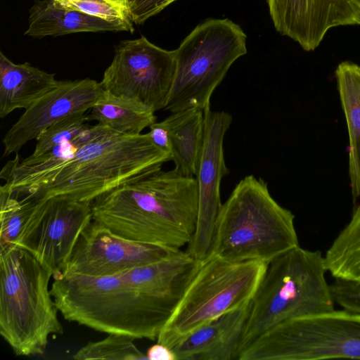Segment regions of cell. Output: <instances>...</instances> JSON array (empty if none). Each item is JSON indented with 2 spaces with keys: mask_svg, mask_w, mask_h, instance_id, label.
<instances>
[{
  "mask_svg": "<svg viewBox=\"0 0 360 360\" xmlns=\"http://www.w3.org/2000/svg\"><path fill=\"white\" fill-rule=\"evenodd\" d=\"M91 208L93 221L122 238L180 249L196 227L197 179L161 167L101 195Z\"/></svg>",
  "mask_w": 360,
  "mask_h": 360,
  "instance_id": "obj_1",
  "label": "cell"
},
{
  "mask_svg": "<svg viewBox=\"0 0 360 360\" xmlns=\"http://www.w3.org/2000/svg\"><path fill=\"white\" fill-rule=\"evenodd\" d=\"M53 278L50 292L63 318L107 334L155 340L180 301L146 294L121 274Z\"/></svg>",
  "mask_w": 360,
  "mask_h": 360,
  "instance_id": "obj_2",
  "label": "cell"
},
{
  "mask_svg": "<svg viewBox=\"0 0 360 360\" xmlns=\"http://www.w3.org/2000/svg\"><path fill=\"white\" fill-rule=\"evenodd\" d=\"M170 160L171 154L157 147L148 133L120 134L108 129L82 146L35 195L91 203Z\"/></svg>",
  "mask_w": 360,
  "mask_h": 360,
  "instance_id": "obj_3",
  "label": "cell"
},
{
  "mask_svg": "<svg viewBox=\"0 0 360 360\" xmlns=\"http://www.w3.org/2000/svg\"><path fill=\"white\" fill-rule=\"evenodd\" d=\"M294 220L263 179L248 175L221 205L211 255L232 262L269 263L299 245Z\"/></svg>",
  "mask_w": 360,
  "mask_h": 360,
  "instance_id": "obj_4",
  "label": "cell"
},
{
  "mask_svg": "<svg viewBox=\"0 0 360 360\" xmlns=\"http://www.w3.org/2000/svg\"><path fill=\"white\" fill-rule=\"evenodd\" d=\"M0 334L17 356L42 355L61 335L49 289L52 273L14 243L0 244Z\"/></svg>",
  "mask_w": 360,
  "mask_h": 360,
  "instance_id": "obj_5",
  "label": "cell"
},
{
  "mask_svg": "<svg viewBox=\"0 0 360 360\" xmlns=\"http://www.w3.org/2000/svg\"><path fill=\"white\" fill-rule=\"evenodd\" d=\"M327 272L324 255L319 250L300 245L269 262L251 301L238 354L277 324L333 310L335 303Z\"/></svg>",
  "mask_w": 360,
  "mask_h": 360,
  "instance_id": "obj_6",
  "label": "cell"
},
{
  "mask_svg": "<svg viewBox=\"0 0 360 360\" xmlns=\"http://www.w3.org/2000/svg\"><path fill=\"white\" fill-rule=\"evenodd\" d=\"M268 263L232 262L210 255L193 279L157 341L169 348L200 327L252 301Z\"/></svg>",
  "mask_w": 360,
  "mask_h": 360,
  "instance_id": "obj_7",
  "label": "cell"
},
{
  "mask_svg": "<svg viewBox=\"0 0 360 360\" xmlns=\"http://www.w3.org/2000/svg\"><path fill=\"white\" fill-rule=\"evenodd\" d=\"M247 35L228 18L198 24L174 50L175 70L165 110H203L231 65L247 53Z\"/></svg>",
  "mask_w": 360,
  "mask_h": 360,
  "instance_id": "obj_8",
  "label": "cell"
},
{
  "mask_svg": "<svg viewBox=\"0 0 360 360\" xmlns=\"http://www.w3.org/2000/svg\"><path fill=\"white\" fill-rule=\"evenodd\" d=\"M360 359V314L346 309L289 320L265 331L237 360Z\"/></svg>",
  "mask_w": 360,
  "mask_h": 360,
  "instance_id": "obj_9",
  "label": "cell"
},
{
  "mask_svg": "<svg viewBox=\"0 0 360 360\" xmlns=\"http://www.w3.org/2000/svg\"><path fill=\"white\" fill-rule=\"evenodd\" d=\"M174 70V50L160 48L141 36L118 45L101 84L105 91L155 112L165 109Z\"/></svg>",
  "mask_w": 360,
  "mask_h": 360,
  "instance_id": "obj_10",
  "label": "cell"
},
{
  "mask_svg": "<svg viewBox=\"0 0 360 360\" xmlns=\"http://www.w3.org/2000/svg\"><path fill=\"white\" fill-rule=\"evenodd\" d=\"M92 221L91 203L41 198L14 244L30 252L53 276L61 272Z\"/></svg>",
  "mask_w": 360,
  "mask_h": 360,
  "instance_id": "obj_11",
  "label": "cell"
},
{
  "mask_svg": "<svg viewBox=\"0 0 360 360\" xmlns=\"http://www.w3.org/2000/svg\"><path fill=\"white\" fill-rule=\"evenodd\" d=\"M232 116L226 111L204 110V135L195 178L198 188L197 224L187 252L198 262L212 253L218 215L222 203L220 184L229 173L224 155V139Z\"/></svg>",
  "mask_w": 360,
  "mask_h": 360,
  "instance_id": "obj_12",
  "label": "cell"
},
{
  "mask_svg": "<svg viewBox=\"0 0 360 360\" xmlns=\"http://www.w3.org/2000/svg\"><path fill=\"white\" fill-rule=\"evenodd\" d=\"M179 250L131 240L92 221L81 233L60 274L117 275L164 259Z\"/></svg>",
  "mask_w": 360,
  "mask_h": 360,
  "instance_id": "obj_13",
  "label": "cell"
},
{
  "mask_svg": "<svg viewBox=\"0 0 360 360\" xmlns=\"http://www.w3.org/2000/svg\"><path fill=\"white\" fill-rule=\"evenodd\" d=\"M104 89L94 79L60 80L58 86L28 108L3 139L4 156L18 153L27 142L36 140L47 127L76 112H86Z\"/></svg>",
  "mask_w": 360,
  "mask_h": 360,
  "instance_id": "obj_14",
  "label": "cell"
},
{
  "mask_svg": "<svg viewBox=\"0 0 360 360\" xmlns=\"http://www.w3.org/2000/svg\"><path fill=\"white\" fill-rule=\"evenodd\" d=\"M276 30L307 51L315 50L332 28L360 25L348 0H266Z\"/></svg>",
  "mask_w": 360,
  "mask_h": 360,
  "instance_id": "obj_15",
  "label": "cell"
},
{
  "mask_svg": "<svg viewBox=\"0 0 360 360\" xmlns=\"http://www.w3.org/2000/svg\"><path fill=\"white\" fill-rule=\"evenodd\" d=\"M107 128L99 124L88 126L74 139L58 145L47 152L20 160L15 158L3 167L0 176L2 185L20 195L35 194L50 181L60 167L70 159L83 145L98 136Z\"/></svg>",
  "mask_w": 360,
  "mask_h": 360,
  "instance_id": "obj_16",
  "label": "cell"
},
{
  "mask_svg": "<svg viewBox=\"0 0 360 360\" xmlns=\"http://www.w3.org/2000/svg\"><path fill=\"white\" fill-rule=\"evenodd\" d=\"M28 27L25 35L41 39L77 32L104 31L134 32V26L112 22L100 18L64 8L53 0H34L29 11Z\"/></svg>",
  "mask_w": 360,
  "mask_h": 360,
  "instance_id": "obj_17",
  "label": "cell"
},
{
  "mask_svg": "<svg viewBox=\"0 0 360 360\" xmlns=\"http://www.w3.org/2000/svg\"><path fill=\"white\" fill-rule=\"evenodd\" d=\"M30 63L15 64L0 51V117L26 110L56 88L60 80Z\"/></svg>",
  "mask_w": 360,
  "mask_h": 360,
  "instance_id": "obj_18",
  "label": "cell"
},
{
  "mask_svg": "<svg viewBox=\"0 0 360 360\" xmlns=\"http://www.w3.org/2000/svg\"><path fill=\"white\" fill-rule=\"evenodd\" d=\"M335 75L349 139L348 172L353 201L360 198V65L343 61Z\"/></svg>",
  "mask_w": 360,
  "mask_h": 360,
  "instance_id": "obj_19",
  "label": "cell"
},
{
  "mask_svg": "<svg viewBox=\"0 0 360 360\" xmlns=\"http://www.w3.org/2000/svg\"><path fill=\"white\" fill-rule=\"evenodd\" d=\"M165 120L169 131L174 169L184 176H195L203 142L204 110L188 108L172 112Z\"/></svg>",
  "mask_w": 360,
  "mask_h": 360,
  "instance_id": "obj_20",
  "label": "cell"
},
{
  "mask_svg": "<svg viewBox=\"0 0 360 360\" xmlns=\"http://www.w3.org/2000/svg\"><path fill=\"white\" fill-rule=\"evenodd\" d=\"M89 110L88 122L96 121L120 134H140L156 121L154 111L105 90Z\"/></svg>",
  "mask_w": 360,
  "mask_h": 360,
  "instance_id": "obj_21",
  "label": "cell"
},
{
  "mask_svg": "<svg viewBox=\"0 0 360 360\" xmlns=\"http://www.w3.org/2000/svg\"><path fill=\"white\" fill-rule=\"evenodd\" d=\"M324 259L327 271L334 278L360 283V204L326 250Z\"/></svg>",
  "mask_w": 360,
  "mask_h": 360,
  "instance_id": "obj_22",
  "label": "cell"
},
{
  "mask_svg": "<svg viewBox=\"0 0 360 360\" xmlns=\"http://www.w3.org/2000/svg\"><path fill=\"white\" fill-rule=\"evenodd\" d=\"M40 197L20 195L0 187V244L14 243L36 208Z\"/></svg>",
  "mask_w": 360,
  "mask_h": 360,
  "instance_id": "obj_23",
  "label": "cell"
},
{
  "mask_svg": "<svg viewBox=\"0 0 360 360\" xmlns=\"http://www.w3.org/2000/svg\"><path fill=\"white\" fill-rule=\"evenodd\" d=\"M250 305L251 302L220 317L221 325L217 341L214 347L204 354L200 360L238 359L240 341L250 313Z\"/></svg>",
  "mask_w": 360,
  "mask_h": 360,
  "instance_id": "obj_24",
  "label": "cell"
},
{
  "mask_svg": "<svg viewBox=\"0 0 360 360\" xmlns=\"http://www.w3.org/2000/svg\"><path fill=\"white\" fill-rule=\"evenodd\" d=\"M132 337L108 334L101 340L90 342L72 356L76 360H141L148 359L134 343Z\"/></svg>",
  "mask_w": 360,
  "mask_h": 360,
  "instance_id": "obj_25",
  "label": "cell"
},
{
  "mask_svg": "<svg viewBox=\"0 0 360 360\" xmlns=\"http://www.w3.org/2000/svg\"><path fill=\"white\" fill-rule=\"evenodd\" d=\"M87 117L85 112L69 115L52 124L37 137L32 156L41 155L55 146L74 139L86 128Z\"/></svg>",
  "mask_w": 360,
  "mask_h": 360,
  "instance_id": "obj_26",
  "label": "cell"
},
{
  "mask_svg": "<svg viewBox=\"0 0 360 360\" xmlns=\"http://www.w3.org/2000/svg\"><path fill=\"white\" fill-rule=\"evenodd\" d=\"M60 6L112 22L133 26L130 0H53Z\"/></svg>",
  "mask_w": 360,
  "mask_h": 360,
  "instance_id": "obj_27",
  "label": "cell"
},
{
  "mask_svg": "<svg viewBox=\"0 0 360 360\" xmlns=\"http://www.w3.org/2000/svg\"><path fill=\"white\" fill-rule=\"evenodd\" d=\"M220 329L219 318L190 334L172 348L176 360H200L215 345Z\"/></svg>",
  "mask_w": 360,
  "mask_h": 360,
  "instance_id": "obj_28",
  "label": "cell"
},
{
  "mask_svg": "<svg viewBox=\"0 0 360 360\" xmlns=\"http://www.w3.org/2000/svg\"><path fill=\"white\" fill-rule=\"evenodd\" d=\"M330 288L335 304L342 309L360 314L359 282L335 278Z\"/></svg>",
  "mask_w": 360,
  "mask_h": 360,
  "instance_id": "obj_29",
  "label": "cell"
},
{
  "mask_svg": "<svg viewBox=\"0 0 360 360\" xmlns=\"http://www.w3.org/2000/svg\"><path fill=\"white\" fill-rule=\"evenodd\" d=\"M176 0H130L131 20L136 25L143 24Z\"/></svg>",
  "mask_w": 360,
  "mask_h": 360,
  "instance_id": "obj_30",
  "label": "cell"
},
{
  "mask_svg": "<svg viewBox=\"0 0 360 360\" xmlns=\"http://www.w3.org/2000/svg\"><path fill=\"white\" fill-rule=\"evenodd\" d=\"M149 128L148 134L152 142L161 150L171 154L169 131L166 121H155Z\"/></svg>",
  "mask_w": 360,
  "mask_h": 360,
  "instance_id": "obj_31",
  "label": "cell"
},
{
  "mask_svg": "<svg viewBox=\"0 0 360 360\" xmlns=\"http://www.w3.org/2000/svg\"><path fill=\"white\" fill-rule=\"evenodd\" d=\"M146 354L149 360H176L171 348L158 342L150 347Z\"/></svg>",
  "mask_w": 360,
  "mask_h": 360,
  "instance_id": "obj_32",
  "label": "cell"
},
{
  "mask_svg": "<svg viewBox=\"0 0 360 360\" xmlns=\"http://www.w3.org/2000/svg\"><path fill=\"white\" fill-rule=\"evenodd\" d=\"M360 13V0H348Z\"/></svg>",
  "mask_w": 360,
  "mask_h": 360,
  "instance_id": "obj_33",
  "label": "cell"
}]
</instances>
